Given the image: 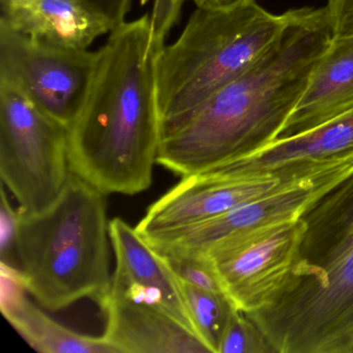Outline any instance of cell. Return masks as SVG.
<instances>
[{
    "label": "cell",
    "instance_id": "cell-1",
    "mask_svg": "<svg viewBox=\"0 0 353 353\" xmlns=\"http://www.w3.org/2000/svg\"><path fill=\"white\" fill-rule=\"evenodd\" d=\"M332 40L325 8L288 11L283 32L251 67L193 112L161 125L157 163L185 177L274 141Z\"/></svg>",
    "mask_w": 353,
    "mask_h": 353
},
{
    "label": "cell",
    "instance_id": "cell-2",
    "mask_svg": "<svg viewBox=\"0 0 353 353\" xmlns=\"http://www.w3.org/2000/svg\"><path fill=\"white\" fill-rule=\"evenodd\" d=\"M150 16L111 30L99 50L90 94L68 130L70 171L105 195L152 185L161 141Z\"/></svg>",
    "mask_w": 353,
    "mask_h": 353
},
{
    "label": "cell",
    "instance_id": "cell-3",
    "mask_svg": "<svg viewBox=\"0 0 353 353\" xmlns=\"http://www.w3.org/2000/svg\"><path fill=\"white\" fill-rule=\"evenodd\" d=\"M301 220L286 282L266 307L247 316L274 353H353V172Z\"/></svg>",
    "mask_w": 353,
    "mask_h": 353
},
{
    "label": "cell",
    "instance_id": "cell-4",
    "mask_svg": "<svg viewBox=\"0 0 353 353\" xmlns=\"http://www.w3.org/2000/svg\"><path fill=\"white\" fill-rule=\"evenodd\" d=\"M106 196L70 173L44 212L19 210L17 258L28 293L50 311L99 299L110 283Z\"/></svg>",
    "mask_w": 353,
    "mask_h": 353
},
{
    "label": "cell",
    "instance_id": "cell-5",
    "mask_svg": "<svg viewBox=\"0 0 353 353\" xmlns=\"http://www.w3.org/2000/svg\"><path fill=\"white\" fill-rule=\"evenodd\" d=\"M288 12L274 15L248 0L197 7L173 44L156 59L161 125L183 119L251 67L276 40Z\"/></svg>",
    "mask_w": 353,
    "mask_h": 353
},
{
    "label": "cell",
    "instance_id": "cell-6",
    "mask_svg": "<svg viewBox=\"0 0 353 353\" xmlns=\"http://www.w3.org/2000/svg\"><path fill=\"white\" fill-rule=\"evenodd\" d=\"M70 173L67 128L0 80V175L20 212L39 214L50 208Z\"/></svg>",
    "mask_w": 353,
    "mask_h": 353
},
{
    "label": "cell",
    "instance_id": "cell-7",
    "mask_svg": "<svg viewBox=\"0 0 353 353\" xmlns=\"http://www.w3.org/2000/svg\"><path fill=\"white\" fill-rule=\"evenodd\" d=\"M98 61L99 50L44 44L0 21V80L68 130L83 109Z\"/></svg>",
    "mask_w": 353,
    "mask_h": 353
},
{
    "label": "cell",
    "instance_id": "cell-8",
    "mask_svg": "<svg viewBox=\"0 0 353 353\" xmlns=\"http://www.w3.org/2000/svg\"><path fill=\"white\" fill-rule=\"evenodd\" d=\"M352 172L353 156L317 165L225 214L146 241L161 255L202 257L221 241L243 231L301 218L316 200Z\"/></svg>",
    "mask_w": 353,
    "mask_h": 353
},
{
    "label": "cell",
    "instance_id": "cell-9",
    "mask_svg": "<svg viewBox=\"0 0 353 353\" xmlns=\"http://www.w3.org/2000/svg\"><path fill=\"white\" fill-rule=\"evenodd\" d=\"M303 229L301 216L268 223L221 241L202 256L235 310L253 313L274 299L290 274Z\"/></svg>",
    "mask_w": 353,
    "mask_h": 353
},
{
    "label": "cell",
    "instance_id": "cell-10",
    "mask_svg": "<svg viewBox=\"0 0 353 353\" xmlns=\"http://www.w3.org/2000/svg\"><path fill=\"white\" fill-rule=\"evenodd\" d=\"M296 174L233 176L208 170L183 177L148 208L136 230L145 241L183 230L261 197Z\"/></svg>",
    "mask_w": 353,
    "mask_h": 353
},
{
    "label": "cell",
    "instance_id": "cell-11",
    "mask_svg": "<svg viewBox=\"0 0 353 353\" xmlns=\"http://www.w3.org/2000/svg\"><path fill=\"white\" fill-rule=\"evenodd\" d=\"M109 234L117 268L105 292L160 307L196 334L181 281L166 259L123 219L110 221Z\"/></svg>",
    "mask_w": 353,
    "mask_h": 353
},
{
    "label": "cell",
    "instance_id": "cell-12",
    "mask_svg": "<svg viewBox=\"0 0 353 353\" xmlns=\"http://www.w3.org/2000/svg\"><path fill=\"white\" fill-rule=\"evenodd\" d=\"M350 156H353V109L303 133L276 138L255 152L210 170L233 176L289 175Z\"/></svg>",
    "mask_w": 353,
    "mask_h": 353
},
{
    "label": "cell",
    "instance_id": "cell-13",
    "mask_svg": "<svg viewBox=\"0 0 353 353\" xmlns=\"http://www.w3.org/2000/svg\"><path fill=\"white\" fill-rule=\"evenodd\" d=\"M104 336L119 353H210L199 336L160 307L104 292Z\"/></svg>",
    "mask_w": 353,
    "mask_h": 353
},
{
    "label": "cell",
    "instance_id": "cell-14",
    "mask_svg": "<svg viewBox=\"0 0 353 353\" xmlns=\"http://www.w3.org/2000/svg\"><path fill=\"white\" fill-rule=\"evenodd\" d=\"M0 21L44 44L88 50L110 26L83 0H14L3 6Z\"/></svg>",
    "mask_w": 353,
    "mask_h": 353
},
{
    "label": "cell",
    "instance_id": "cell-15",
    "mask_svg": "<svg viewBox=\"0 0 353 353\" xmlns=\"http://www.w3.org/2000/svg\"><path fill=\"white\" fill-rule=\"evenodd\" d=\"M353 109V36L332 38L276 138L313 129Z\"/></svg>",
    "mask_w": 353,
    "mask_h": 353
},
{
    "label": "cell",
    "instance_id": "cell-16",
    "mask_svg": "<svg viewBox=\"0 0 353 353\" xmlns=\"http://www.w3.org/2000/svg\"><path fill=\"white\" fill-rule=\"evenodd\" d=\"M23 290L0 297V309L14 330L41 353H119L104 336L79 334L59 323Z\"/></svg>",
    "mask_w": 353,
    "mask_h": 353
},
{
    "label": "cell",
    "instance_id": "cell-17",
    "mask_svg": "<svg viewBox=\"0 0 353 353\" xmlns=\"http://www.w3.org/2000/svg\"><path fill=\"white\" fill-rule=\"evenodd\" d=\"M181 283L196 334L210 353H218L232 305L223 293L210 292Z\"/></svg>",
    "mask_w": 353,
    "mask_h": 353
},
{
    "label": "cell",
    "instance_id": "cell-18",
    "mask_svg": "<svg viewBox=\"0 0 353 353\" xmlns=\"http://www.w3.org/2000/svg\"><path fill=\"white\" fill-rule=\"evenodd\" d=\"M274 353L247 314L233 307L218 353Z\"/></svg>",
    "mask_w": 353,
    "mask_h": 353
},
{
    "label": "cell",
    "instance_id": "cell-19",
    "mask_svg": "<svg viewBox=\"0 0 353 353\" xmlns=\"http://www.w3.org/2000/svg\"><path fill=\"white\" fill-rule=\"evenodd\" d=\"M162 256L181 282L202 290L223 293L216 272L205 258L190 255Z\"/></svg>",
    "mask_w": 353,
    "mask_h": 353
},
{
    "label": "cell",
    "instance_id": "cell-20",
    "mask_svg": "<svg viewBox=\"0 0 353 353\" xmlns=\"http://www.w3.org/2000/svg\"><path fill=\"white\" fill-rule=\"evenodd\" d=\"M19 216V208L15 210L12 206L3 187L0 202V262L14 266H17L14 258L17 256Z\"/></svg>",
    "mask_w": 353,
    "mask_h": 353
},
{
    "label": "cell",
    "instance_id": "cell-21",
    "mask_svg": "<svg viewBox=\"0 0 353 353\" xmlns=\"http://www.w3.org/2000/svg\"><path fill=\"white\" fill-rule=\"evenodd\" d=\"M181 6V0H154L150 21L152 40L157 48L164 46L169 32L179 20Z\"/></svg>",
    "mask_w": 353,
    "mask_h": 353
},
{
    "label": "cell",
    "instance_id": "cell-22",
    "mask_svg": "<svg viewBox=\"0 0 353 353\" xmlns=\"http://www.w3.org/2000/svg\"><path fill=\"white\" fill-rule=\"evenodd\" d=\"M325 11L332 38L353 36V0H328Z\"/></svg>",
    "mask_w": 353,
    "mask_h": 353
},
{
    "label": "cell",
    "instance_id": "cell-23",
    "mask_svg": "<svg viewBox=\"0 0 353 353\" xmlns=\"http://www.w3.org/2000/svg\"><path fill=\"white\" fill-rule=\"evenodd\" d=\"M84 3L102 18L111 30L125 23L131 8V0H83Z\"/></svg>",
    "mask_w": 353,
    "mask_h": 353
},
{
    "label": "cell",
    "instance_id": "cell-24",
    "mask_svg": "<svg viewBox=\"0 0 353 353\" xmlns=\"http://www.w3.org/2000/svg\"><path fill=\"white\" fill-rule=\"evenodd\" d=\"M187 0H181L183 3ZM195 3L196 7H229V6L239 5L245 3L248 0H191Z\"/></svg>",
    "mask_w": 353,
    "mask_h": 353
},
{
    "label": "cell",
    "instance_id": "cell-25",
    "mask_svg": "<svg viewBox=\"0 0 353 353\" xmlns=\"http://www.w3.org/2000/svg\"><path fill=\"white\" fill-rule=\"evenodd\" d=\"M1 1V7L3 6L8 5V3H12V1H14V0H0Z\"/></svg>",
    "mask_w": 353,
    "mask_h": 353
},
{
    "label": "cell",
    "instance_id": "cell-26",
    "mask_svg": "<svg viewBox=\"0 0 353 353\" xmlns=\"http://www.w3.org/2000/svg\"><path fill=\"white\" fill-rule=\"evenodd\" d=\"M140 1H141V5L142 6H145L146 3H148V1H150V0H140Z\"/></svg>",
    "mask_w": 353,
    "mask_h": 353
}]
</instances>
